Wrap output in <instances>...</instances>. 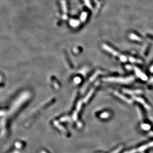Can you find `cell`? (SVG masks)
I'll list each match as a JSON object with an SVG mask.
<instances>
[{"label": "cell", "instance_id": "1", "mask_svg": "<svg viewBox=\"0 0 153 153\" xmlns=\"http://www.w3.org/2000/svg\"><path fill=\"white\" fill-rule=\"evenodd\" d=\"M135 99L138 101L139 102H140L141 104H142L146 108H147V109H150L151 107L149 106V104H148L145 101V100H144L142 98H135Z\"/></svg>", "mask_w": 153, "mask_h": 153}, {"label": "cell", "instance_id": "3", "mask_svg": "<svg viewBox=\"0 0 153 153\" xmlns=\"http://www.w3.org/2000/svg\"><path fill=\"white\" fill-rule=\"evenodd\" d=\"M131 38H132V39H135V40H138V41H142V39L141 38H140V37H139L138 36H136V35H131Z\"/></svg>", "mask_w": 153, "mask_h": 153}, {"label": "cell", "instance_id": "6", "mask_svg": "<svg viewBox=\"0 0 153 153\" xmlns=\"http://www.w3.org/2000/svg\"><path fill=\"white\" fill-rule=\"evenodd\" d=\"M46 153V152H44V153Z\"/></svg>", "mask_w": 153, "mask_h": 153}, {"label": "cell", "instance_id": "5", "mask_svg": "<svg viewBox=\"0 0 153 153\" xmlns=\"http://www.w3.org/2000/svg\"><path fill=\"white\" fill-rule=\"evenodd\" d=\"M150 70H151V71L152 72H153V66L151 68V69H150Z\"/></svg>", "mask_w": 153, "mask_h": 153}, {"label": "cell", "instance_id": "2", "mask_svg": "<svg viewBox=\"0 0 153 153\" xmlns=\"http://www.w3.org/2000/svg\"><path fill=\"white\" fill-rule=\"evenodd\" d=\"M135 70H136V73H137V75H138V76L140 77L142 80H146L147 79V78L145 74H143L137 68H135Z\"/></svg>", "mask_w": 153, "mask_h": 153}, {"label": "cell", "instance_id": "4", "mask_svg": "<svg viewBox=\"0 0 153 153\" xmlns=\"http://www.w3.org/2000/svg\"><path fill=\"white\" fill-rule=\"evenodd\" d=\"M147 36H148V37L149 38H150V39H151L153 40V35L149 34V35H147Z\"/></svg>", "mask_w": 153, "mask_h": 153}]
</instances>
